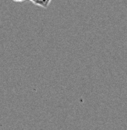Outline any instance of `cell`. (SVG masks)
I'll return each mask as SVG.
<instances>
[{"label":"cell","mask_w":127,"mask_h":130,"mask_svg":"<svg viewBox=\"0 0 127 130\" xmlns=\"http://www.w3.org/2000/svg\"><path fill=\"white\" fill-rule=\"evenodd\" d=\"M32 2L35 5H38L42 8H47L49 4H50V2H51V0H33Z\"/></svg>","instance_id":"6da1fadb"},{"label":"cell","mask_w":127,"mask_h":130,"mask_svg":"<svg viewBox=\"0 0 127 130\" xmlns=\"http://www.w3.org/2000/svg\"><path fill=\"white\" fill-rule=\"evenodd\" d=\"M16 2H21V1H24V0H14Z\"/></svg>","instance_id":"7a4b0ae2"}]
</instances>
